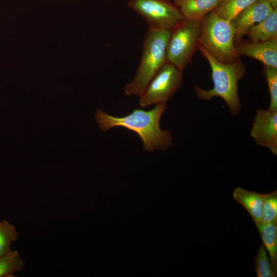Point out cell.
Segmentation results:
<instances>
[{"mask_svg":"<svg viewBox=\"0 0 277 277\" xmlns=\"http://www.w3.org/2000/svg\"><path fill=\"white\" fill-rule=\"evenodd\" d=\"M167 108L165 103L156 104L151 110L135 109L128 115L115 117L97 110L94 117L100 128L103 131L121 127L135 132L142 139L146 151H165L172 145L171 132L162 130L160 122Z\"/></svg>","mask_w":277,"mask_h":277,"instance_id":"1","label":"cell"},{"mask_svg":"<svg viewBox=\"0 0 277 277\" xmlns=\"http://www.w3.org/2000/svg\"><path fill=\"white\" fill-rule=\"evenodd\" d=\"M198 47L209 62L213 87L207 90L196 85L194 91L196 96L204 101L220 97L226 103L231 114L237 115L241 108L238 83L246 73L244 65L240 58L230 63L221 62L210 55L201 45H199Z\"/></svg>","mask_w":277,"mask_h":277,"instance_id":"2","label":"cell"},{"mask_svg":"<svg viewBox=\"0 0 277 277\" xmlns=\"http://www.w3.org/2000/svg\"><path fill=\"white\" fill-rule=\"evenodd\" d=\"M171 30L149 27L144 37L142 57L136 74L125 87L126 94L140 96L167 62L166 50Z\"/></svg>","mask_w":277,"mask_h":277,"instance_id":"3","label":"cell"},{"mask_svg":"<svg viewBox=\"0 0 277 277\" xmlns=\"http://www.w3.org/2000/svg\"><path fill=\"white\" fill-rule=\"evenodd\" d=\"M234 42V31L230 21L214 11L201 21L199 45L216 60L230 63L240 58Z\"/></svg>","mask_w":277,"mask_h":277,"instance_id":"4","label":"cell"},{"mask_svg":"<svg viewBox=\"0 0 277 277\" xmlns=\"http://www.w3.org/2000/svg\"><path fill=\"white\" fill-rule=\"evenodd\" d=\"M201 21L185 18L171 30L167 50V62L181 71L191 61L197 46Z\"/></svg>","mask_w":277,"mask_h":277,"instance_id":"5","label":"cell"},{"mask_svg":"<svg viewBox=\"0 0 277 277\" xmlns=\"http://www.w3.org/2000/svg\"><path fill=\"white\" fill-rule=\"evenodd\" d=\"M182 82V71L167 62L140 96V105L144 107L152 104L165 103L181 87Z\"/></svg>","mask_w":277,"mask_h":277,"instance_id":"6","label":"cell"},{"mask_svg":"<svg viewBox=\"0 0 277 277\" xmlns=\"http://www.w3.org/2000/svg\"><path fill=\"white\" fill-rule=\"evenodd\" d=\"M128 6L143 17L150 27L171 30L185 19L169 0H130Z\"/></svg>","mask_w":277,"mask_h":277,"instance_id":"7","label":"cell"},{"mask_svg":"<svg viewBox=\"0 0 277 277\" xmlns=\"http://www.w3.org/2000/svg\"><path fill=\"white\" fill-rule=\"evenodd\" d=\"M251 137L258 146L268 148L277 155V111L258 109L250 130Z\"/></svg>","mask_w":277,"mask_h":277,"instance_id":"8","label":"cell"},{"mask_svg":"<svg viewBox=\"0 0 277 277\" xmlns=\"http://www.w3.org/2000/svg\"><path fill=\"white\" fill-rule=\"evenodd\" d=\"M273 9L266 0H258L242 11L230 21L234 41H241L250 27L264 19Z\"/></svg>","mask_w":277,"mask_h":277,"instance_id":"9","label":"cell"},{"mask_svg":"<svg viewBox=\"0 0 277 277\" xmlns=\"http://www.w3.org/2000/svg\"><path fill=\"white\" fill-rule=\"evenodd\" d=\"M240 55L254 58L264 66L277 69V38L267 41L245 43L236 47Z\"/></svg>","mask_w":277,"mask_h":277,"instance_id":"10","label":"cell"},{"mask_svg":"<svg viewBox=\"0 0 277 277\" xmlns=\"http://www.w3.org/2000/svg\"><path fill=\"white\" fill-rule=\"evenodd\" d=\"M223 0H174L177 6L185 18L201 21L211 13Z\"/></svg>","mask_w":277,"mask_h":277,"instance_id":"11","label":"cell"},{"mask_svg":"<svg viewBox=\"0 0 277 277\" xmlns=\"http://www.w3.org/2000/svg\"><path fill=\"white\" fill-rule=\"evenodd\" d=\"M233 197L246 209L257 227L262 222L264 194L237 187L233 191Z\"/></svg>","mask_w":277,"mask_h":277,"instance_id":"12","label":"cell"},{"mask_svg":"<svg viewBox=\"0 0 277 277\" xmlns=\"http://www.w3.org/2000/svg\"><path fill=\"white\" fill-rule=\"evenodd\" d=\"M246 34L252 42H264L277 38V7L264 19L250 27Z\"/></svg>","mask_w":277,"mask_h":277,"instance_id":"13","label":"cell"},{"mask_svg":"<svg viewBox=\"0 0 277 277\" xmlns=\"http://www.w3.org/2000/svg\"><path fill=\"white\" fill-rule=\"evenodd\" d=\"M264 246L270 257L274 270L277 272V223L266 224L261 222L257 226Z\"/></svg>","mask_w":277,"mask_h":277,"instance_id":"14","label":"cell"},{"mask_svg":"<svg viewBox=\"0 0 277 277\" xmlns=\"http://www.w3.org/2000/svg\"><path fill=\"white\" fill-rule=\"evenodd\" d=\"M258 0H223L213 11L220 17L232 21L242 11Z\"/></svg>","mask_w":277,"mask_h":277,"instance_id":"15","label":"cell"},{"mask_svg":"<svg viewBox=\"0 0 277 277\" xmlns=\"http://www.w3.org/2000/svg\"><path fill=\"white\" fill-rule=\"evenodd\" d=\"M24 261L19 253L11 250L6 254L0 256V277H12L24 267Z\"/></svg>","mask_w":277,"mask_h":277,"instance_id":"16","label":"cell"},{"mask_svg":"<svg viewBox=\"0 0 277 277\" xmlns=\"http://www.w3.org/2000/svg\"><path fill=\"white\" fill-rule=\"evenodd\" d=\"M18 236L15 227L6 220L0 221V256L9 252Z\"/></svg>","mask_w":277,"mask_h":277,"instance_id":"17","label":"cell"},{"mask_svg":"<svg viewBox=\"0 0 277 277\" xmlns=\"http://www.w3.org/2000/svg\"><path fill=\"white\" fill-rule=\"evenodd\" d=\"M254 268L258 277H276L277 272L273 269L263 245L260 246L254 259Z\"/></svg>","mask_w":277,"mask_h":277,"instance_id":"18","label":"cell"},{"mask_svg":"<svg viewBox=\"0 0 277 277\" xmlns=\"http://www.w3.org/2000/svg\"><path fill=\"white\" fill-rule=\"evenodd\" d=\"M262 222L277 223V191L264 194L262 207Z\"/></svg>","mask_w":277,"mask_h":277,"instance_id":"19","label":"cell"},{"mask_svg":"<svg viewBox=\"0 0 277 277\" xmlns=\"http://www.w3.org/2000/svg\"><path fill=\"white\" fill-rule=\"evenodd\" d=\"M264 73L270 94L268 110L277 111V69L264 66Z\"/></svg>","mask_w":277,"mask_h":277,"instance_id":"20","label":"cell"},{"mask_svg":"<svg viewBox=\"0 0 277 277\" xmlns=\"http://www.w3.org/2000/svg\"><path fill=\"white\" fill-rule=\"evenodd\" d=\"M267 1L270 5L273 8L277 7V0H266Z\"/></svg>","mask_w":277,"mask_h":277,"instance_id":"21","label":"cell"}]
</instances>
